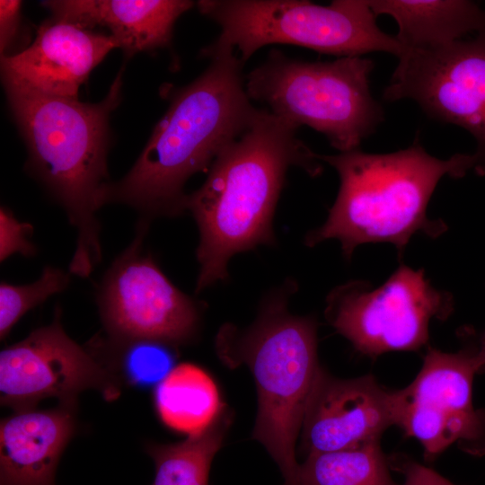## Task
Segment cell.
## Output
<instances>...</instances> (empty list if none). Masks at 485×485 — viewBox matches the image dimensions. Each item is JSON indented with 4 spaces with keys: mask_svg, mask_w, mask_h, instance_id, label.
Segmentation results:
<instances>
[{
    "mask_svg": "<svg viewBox=\"0 0 485 485\" xmlns=\"http://www.w3.org/2000/svg\"><path fill=\"white\" fill-rule=\"evenodd\" d=\"M207 69L177 90L133 167L110 183L104 202L137 210L143 220L186 211V181L209 170L217 156L251 124L260 109L245 89L243 62L217 40L201 53Z\"/></svg>",
    "mask_w": 485,
    "mask_h": 485,
    "instance_id": "6da1fadb",
    "label": "cell"
},
{
    "mask_svg": "<svg viewBox=\"0 0 485 485\" xmlns=\"http://www.w3.org/2000/svg\"><path fill=\"white\" fill-rule=\"evenodd\" d=\"M298 128L260 109L250 127L211 165L202 186L187 196L198 225V293L228 278L230 259L275 242L272 218L287 170L311 177L322 161L296 137Z\"/></svg>",
    "mask_w": 485,
    "mask_h": 485,
    "instance_id": "7a4b0ae2",
    "label": "cell"
},
{
    "mask_svg": "<svg viewBox=\"0 0 485 485\" xmlns=\"http://www.w3.org/2000/svg\"><path fill=\"white\" fill-rule=\"evenodd\" d=\"M122 70L97 103L48 95L2 74L13 117L29 150L28 165L76 230L69 273L88 278L101 259L96 217L110 182L109 119L121 98Z\"/></svg>",
    "mask_w": 485,
    "mask_h": 485,
    "instance_id": "3957f363",
    "label": "cell"
},
{
    "mask_svg": "<svg viewBox=\"0 0 485 485\" xmlns=\"http://www.w3.org/2000/svg\"><path fill=\"white\" fill-rule=\"evenodd\" d=\"M316 155L337 171L340 185L326 221L306 234L304 243L313 247L337 239L348 260L364 243H391L401 255L416 234L430 238L445 234L446 224L427 214L432 194L445 176L462 178L472 171L470 154L439 159L418 139L388 154L358 148Z\"/></svg>",
    "mask_w": 485,
    "mask_h": 485,
    "instance_id": "277c9868",
    "label": "cell"
},
{
    "mask_svg": "<svg viewBox=\"0 0 485 485\" xmlns=\"http://www.w3.org/2000/svg\"><path fill=\"white\" fill-rule=\"evenodd\" d=\"M296 284L287 280L263 301L249 329L223 326L216 351L227 365L246 364L254 376L258 411L253 437L277 463L285 485H302L295 441L319 370L317 326L313 318L287 311Z\"/></svg>",
    "mask_w": 485,
    "mask_h": 485,
    "instance_id": "5b68a950",
    "label": "cell"
},
{
    "mask_svg": "<svg viewBox=\"0 0 485 485\" xmlns=\"http://www.w3.org/2000/svg\"><path fill=\"white\" fill-rule=\"evenodd\" d=\"M373 69L374 62L362 57L309 62L273 48L245 77V89L275 116L308 126L340 153L348 152L358 149L384 118L370 91Z\"/></svg>",
    "mask_w": 485,
    "mask_h": 485,
    "instance_id": "8992f818",
    "label": "cell"
},
{
    "mask_svg": "<svg viewBox=\"0 0 485 485\" xmlns=\"http://www.w3.org/2000/svg\"><path fill=\"white\" fill-rule=\"evenodd\" d=\"M199 12L220 27L218 42L245 63L260 48L292 44L320 53L362 57L387 52L399 57L396 37L383 31L367 0H200Z\"/></svg>",
    "mask_w": 485,
    "mask_h": 485,
    "instance_id": "52a82bcc",
    "label": "cell"
},
{
    "mask_svg": "<svg viewBox=\"0 0 485 485\" xmlns=\"http://www.w3.org/2000/svg\"><path fill=\"white\" fill-rule=\"evenodd\" d=\"M451 293L435 288L423 269L401 264L377 287L350 280L326 298L325 317L360 353L371 357L392 351H416L429 339L433 319L454 311Z\"/></svg>",
    "mask_w": 485,
    "mask_h": 485,
    "instance_id": "ba28073f",
    "label": "cell"
},
{
    "mask_svg": "<svg viewBox=\"0 0 485 485\" xmlns=\"http://www.w3.org/2000/svg\"><path fill=\"white\" fill-rule=\"evenodd\" d=\"M475 375L474 344L456 352L428 348L414 380L392 390L394 426L420 443L426 461L454 445L485 455V409L472 400Z\"/></svg>",
    "mask_w": 485,
    "mask_h": 485,
    "instance_id": "9c48e42d",
    "label": "cell"
},
{
    "mask_svg": "<svg viewBox=\"0 0 485 485\" xmlns=\"http://www.w3.org/2000/svg\"><path fill=\"white\" fill-rule=\"evenodd\" d=\"M384 99H410L430 118L467 130L476 142L472 171L485 176V28L430 49L404 50Z\"/></svg>",
    "mask_w": 485,
    "mask_h": 485,
    "instance_id": "30bf717a",
    "label": "cell"
},
{
    "mask_svg": "<svg viewBox=\"0 0 485 485\" xmlns=\"http://www.w3.org/2000/svg\"><path fill=\"white\" fill-rule=\"evenodd\" d=\"M148 223L141 219L131 244L113 261L98 290L102 322L118 340L185 341L198 322L196 303L143 252Z\"/></svg>",
    "mask_w": 485,
    "mask_h": 485,
    "instance_id": "8fae6325",
    "label": "cell"
},
{
    "mask_svg": "<svg viewBox=\"0 0 485 485\" xmlns=\"http://www.w3.org/2000/svg\"><path fill=\"white\" fill-rule=\"evenodd\" d=\"M57 312L51 324L33 331L0 353L1 403L15 411L57 397L74 404L82 391L95 388L113 397V377L64 331Z\"/></svg>",
    "mask_w": 485,
    "mask_h": 485,
    "instance_id": "7c38bea8",
    "label": "cell"
},
{
    "mask_svg": "<svg viewBox=\"0 0 485 485\" xmlns=\"http://www.w3.org/2000/svg\"><path fill=\"white\" fill-rule=\"evenodd\" d=\"M392 426V390L372 375L340 379L321 368L304 414L302 445L307 454L355 448L380 441Z\"/></svg>",
    "mask_w": 485,
    "mask_h": 485,
    "instance_id": "4fadbf2b",
    "label": "cell"
},
{
    "mask_svg": "<svg viewBox=\"0 0 485 485\" xmlns=\"http://www.w3.org/2000/svg\"><path fill=\"white\" fill-rule=\"evenodd\" d=\"M116 48L110 34L51 18L40 24L29 47L1 57L2 74L45 94L78 99L92 70Z\"/></svg>",
    "mask_w": 485,
    "mask_h": 485,
    "instance_id": "5bb4252c",
    "label": "cell"
},
{
    "mask_svg": "<svg viewBox=\"0 0 485 485\" xmlns=\"http://www.w3.org/2000/svg\"><path fill=\"white\" fill-rule=\"evenodd\" d=\"M73 404L15 411L0 428V485H56L60 456L75 431Z\"/></svg>",
    "mask_w": 485,
    "mask_h": 485,
    "instance_id": "9a60e30c",
    "label": "cell"
},
{
    "mask_svg": "<svg viewBox=\"0 0 485 485\" xmlns=\"http://www.w3.org/2000/svg\"><path fill=\"white\" fill-rule=\"evenodd\" d=\"M53 19L93 30L108 28L127 56L170 44L177 19L194 5L188 0H52L41 3Z\"/></svg>",
    "mask_w": 485,
    "mask_h": 485,
    "instance_id": "2e32d148",
    "label": "cell"
},
{
    "mask_svg": "<svg viewBox=\"0 0 485 485\" xmlns=\"http://www.w3.org/2000/svg\"><path fill=\"white\" fill-rule=\"evenodd\" d=\"M376 17L392 16L401 52L430 49L485 28V9L469 0H368Z\"/></svg>",
    "mask_w": 485,
    "mask_h": 485,
    "instance_id": "e0dca14e",
    "label": "cell"
},
{
    "mask_svg": "<svg viewBox=\"0 0 485 485\" xmlns=\"http://www.w3.org/2000/svg\"><path fill=\"white\" fill-rule=\"evenodd\" d=\"M154 404L164 425L188 436L203 434L225 410L214 380L191 363L177 365L159 382Z\"/></svg>",
    "mask_w": 485,
    "mask_h": 485,
    "instance_id": "ac0fdd59",
    "label": "cell"
},
{
    "mask_svg": "<svg viewBox=\"0 0 485 485\" xmlns=\"http://www.w3.org/2000/svg\"><path fill=\"white\" fill-rule=\"evenodd\" d=\"M380 441L355 448L307 454L299 464L302 485H400L390 472Z\"/></svg>",
    "mask_w": 485,
    "mask_h": 485,
    "instance_id": "d6986e66",
    "label": "cell"
},
{
    "mask_svg": "<svg viewBox=\"0 0 485 485\" xmlns=\"http://www.w3.org/2000/svg\"><path fill=\"white\" fill-rule=\"evenodd\" d=\"M228 424L224 410L199 436H188L176 444L148 446L147 453L155 469L152 485H208L211 463L222 445Z\"/></svg>",
    "mask_w": 485,
    "mask_h": 485,
    "instance_id": "ffe728a7",
    "label": "cell"
},
{
    "mask_svg": "<svg viewBox=\"0 0 485 485\" xmlns=\"http://www.w3.org/2000/svg\"><path fill=\"white\" fill-rule=\"evenodd\" d=\"M68 283V273L52 266L45 267L40 278L31 284L13 285L1 282V340L7 336L22 315L51 295L63 291Z\"/></svg>",
    "mask_w": 485,
    "mask_h": 485,
    "instance_id": "44dd1931",
    "label": "cell"
},
{
    "mask_svg": "<svg viewBox=\"0 0 485 485\" xmlns=\"http://www.w3.org/2000/svg\"><path fill=\"white\" fill-rule=\"evenodd\" d=\"M125 365L131 380L149 384L162 380L169 372L172 362L167 343L151 340L131 341Z\"/></svg>",
    "mask_w": 485,
    "mask_h": 485,
    "instance_id": "7402d4cb",
    "label": "cell"
},
{
    "mask_svg": "<svg viewBox=\"0 0 485 485\" xmlns=\"http://www.w3.org/2000/svg\"><path fill=\"white\" fill-rule=\"evenodd\" d=\"M32 226L19 222L13 214L5 207L0 210V258L4 260L14 253L32 256L36 248L29 240Z\"/></svg>",
    "mask_w": 485,
    "mask_h": 485,
    "instance_id": "603a6c76",
    "label": "cell"
},
{
    "mask_svg": "<svg viewBox=\"0 0 485 485\" xmlns=\"http://www.w3.org/2000/svg\"><path fill=\"white\" fill-rule=\"evenodd\" d=\"M390 467L402 474L401 485H455L434 470L401 454H392Z\"/></svg>",
    "mask_w": 485,
    "mask_h": 485,
    "instance_id": "cb8c5ba5",
    "label": "cell"
},
{
    "mask_svg": "<svg viewBox=\"0 0 485 485\" xmlns=\"http://www.w3.org/2000/svg\"><path fill=\"white\" fill-rule=\"evenodd\" d=\"M22 2L17 0L0 1V49L4 56L18 32Z\"/></svg>",
    "mask_w": 485,
    "mask_h": 485,
    "instance_id": "d4e9b609",
    "label": "cell"
},
{
    "mask_svg": "<svg viewBox=\"0 0 485 485\" xmlns=\"http://www.w3.org/2000/svg\"><path fill=\"white\" fill-rule=\"evenodd\" d=\"M474 345L477 374H483L485 373V330L481 333Z\"/></svg>",
    "mask_w": 485,
    "mask_h": 485,
    "instance_id": "484cf974",
    "label": "cell"
}]
</instances>
